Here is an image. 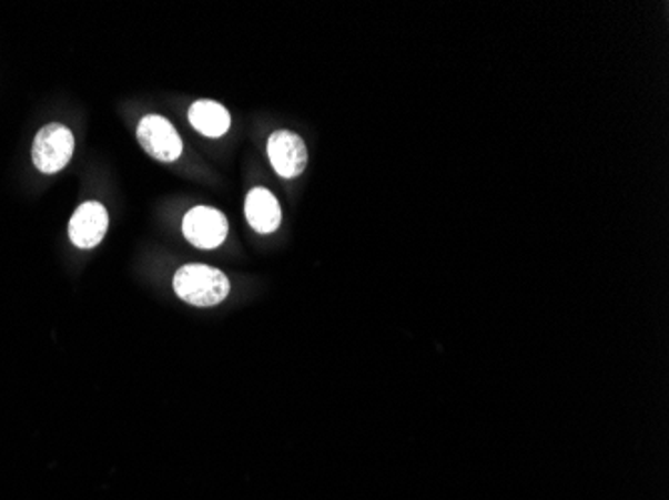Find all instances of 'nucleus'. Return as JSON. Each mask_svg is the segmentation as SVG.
Here are the masks:
<instances>
[{
  "label": "nucleus",
  "instance_id": "1",
  "mask_svg": "<svg viewBox=\"0 0 669 500\" xmlns=\"http://www.w3.org/2000/svg\"><path fill=\"white\" fill-rule=\"evenodd\" d=\"M176 296L193 307H216L229 296L231 285L225 273L206 265H186L173 278Z\"/></svg>",
  "mask_w": 669,
  "mask_h": 500
},
{
  "label": "nucleus",
  "instance_id": "2",
  "mask_svg": "<svg viewBox=\"0 0 669 500\" xmlns=\"http://www.w3.org/2000/svg\"><path fill=\"white\" fill-rule=\"evenodd\" d=\"M74 153V136L64 124L51 123L42 126L32 143V163L44 174L61 173L71 163Z\"/></svg>",
  "mask_w": 669,
  "mask_h": 500
},
{
  "label": "nucleus",
  "instance_id": "3",
  "mask_svg": "<svg viewBox=\"0 0 669 500\" xmlns=\"http://www.w3.org/2000/svg\"><path fill=\"white\" fill-rule=\"evenodd\" d=\"M136 139L144 153L161 163H175L183 153V141L176 133L175 126L159 114H149L141 119L136 129Z\"/></svg>",
  "mask_w": 669,
  "mask_h": 500
},
{
  "label": "nucleus",
  "instance_id": "4",
  "mask_svg": "<svg viewBox=\"0 0 669 500\" xmlns=\"http://www.w3.org/2000/svg\"><path fill=\"white\" fill-rule=\"evenodd\" d=\"M183 233L191 245L211 251L225 243L229 235L227 218L211 206H195L185 215Z\"/></svg>",
  "mask_w": 669,
  "mask_h": 500
},
{
  "label": "nucleus",
  "instance_id": "5",
  "mask_svg": "<svg viewBox=\"0 0 669 500\" xmlns=\"http://www.w3.org/2000/svg\"><path fill=\"white\" fill-rule=\"evenodd\" d=\"M268 161L273 164L275 173L283 178H295L307 169V146L300 134L291 131H277L268 136Z\"/></svg>",
  "mask_w": 669,
  "mask_h": 500
},
{
  "label": "nucleus",
  "instance_id": "6",
  "mask_svg": "<svg viewBox=\"0 0 669 500\" xmlns=\"http://www.w3.org/2000/svg\"><path fill=\"white\" fill-rule=\"evenodd\" d=\"M109 228V213L101 203H84L79 206L69 223V236L72 245L79 248H93L101 245Z\"/></svg>",
  "mask_w": 669,
  "mask_h": 500
},
{
  "label": "nucleus",
  "instance_id": "7",
  "mask_svg": "<svg viewBox=\"0 0 669 500\" xmlns=\"http://www.w3.org/2000/svg\"><path fill=\"white\" fill-rule=\"evenodd\" d=\"M245 216H247L249 225L261 235H268V233L277 231L281 225V206H278L275 194L263 186L253 188L245 201Z\"/></svg>",
  "mask_w": 669,
  "mask_h": 500
},
{
  "label": "nucleus",
  "instance_id": "8",
  "mask_svg": "<svg viewBox=\"0 0 669 500\" xmlns=\"http://www.w3.org/2000/svg\"><path fill=\"white\" fill-rule=\"evenodd\" d=\"M189 121L199 133L219 139L227 133L231 126V114L223 104L215 101H196L189 111Z\"/></svg>",
  "mask_w": 669,
  "mask_h": 500
}]
</instances>
